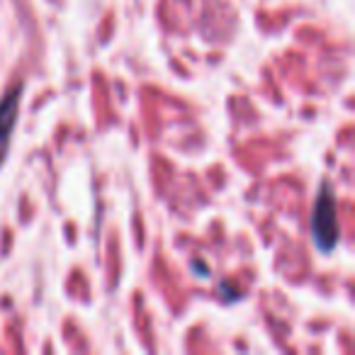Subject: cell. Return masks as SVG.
I'll return each mask as SVG.
<instances>
[{"instance_id":"1","label":"cell","mask_w":355,"mask_h":355,"mask_svg":"<svg viewBox=\"0 0 355 355\" xmlns=\"http://www.w3.org/2000/svg\"><path fill=\"white\" fill-rule=\"evenodd\" d=\"M311 236H314V243L321 253L334 251L340 236L336 200L326 183L321 185L319 195H316V202H314V212H311Z\"/></svg>"},{"instance_id":"2","label":"cell","mask_w":355,"mask_h":355,"mask_svg":"<svg viewBox=\"0 0 355 355\" xmlns=\"http://www.w3.org/2000/svg\"><path fill=\"white\" fill-rule=\"evenodd\" d=\"M20 93L22 85H12L0 100V166L6 161L8 151H10V139L12 132H15L17 112H20Z\"/></svg>"}]
</instances>
